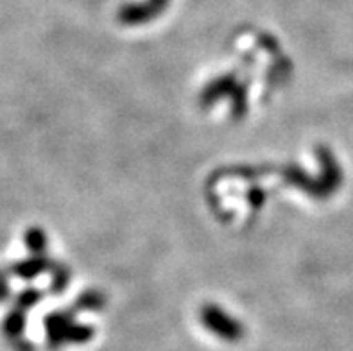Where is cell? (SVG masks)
Listing matches in <instances>:
<instances>
[{
    "label": "cell",
    "instance_id": "obj_1",
    "mask_svg": "<svg viewBox=\"0 0 353 351\" xmlns=\"http://www.w3.org/2000/svg\"><path fill=\"white\" fill-rule=\"evenodd\" d=\"M167 2L169 0H148L145 4L128 6V8H124L121 17L124 18L125 22H140V20H145L152 14L160 13L161 9L165 8Z\"/></svg>",
    "mask_w": 353,
    "mask_h": 351
}]
</instances>
